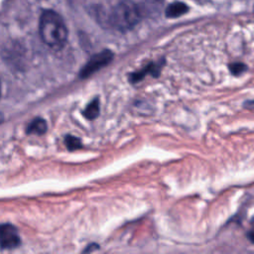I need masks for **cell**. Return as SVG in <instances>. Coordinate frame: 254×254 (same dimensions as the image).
Here are the masks:
<instances>
[{
    "instance_id": "15",
    "label": "cell",
    "mask_w": 254,
    "mask_h": 254,
    "mask_svg": "<svg viewBox=\"0 0 254 254\" xmlns=\"http://www.w3.org/2000/svg\"><path fill=\"white\" fill-rule=\"evenodd\" d=\"M251 224H252V225H254V217L251 219Z\"/></svg>"
},
{
    "instance_id": "12",
    "label": "cell",
    "mask_w": 254,
    "mask_h": 254,
    "mask_svg": "<svg viewBox=\"0 0 254 254\" xmlns=\"http://www.w3.org/2000/svg\"><path fill=\"white\" fill-rule=\"evenodd\" d=\"M247 237H248V239H249L252 243H254V228H253L251 231H249V232L247 233Z\"/></svg>"
},
{
    "instance_id": "3",
    "label": "cell",
    "mask_w": 254,
    "mask_h": 254,
    "mask_svg": "<svg viewBox=\"0 0 254 254\" xmlns=\"http://www.w3.org/2000/svg\"><path fill=\"white\" fill-rule=\"evenodd\" d=\"M112 59L113 54L108 50H104L94 55L80 70V77H88L98 69L107 65L112 61Z\"/></svg>"
},
{
    "instance_id": "4",
    "label": "cell",
    "mask_w": 254,
    "mask_h": 254,
    "mask_svg": "<svg viewBox=\"0 0 254 254\" xmlns=\"http://www.w3.org/2000/svg\"><path fill=\"white\" fill-rule=\"evenodd\" d=\"M21 239L17 228L10 224L0 225V247L2 249H13L20 245Z\"/></svg>"
},
{
    "instance_id": "2",
    "label": "cell",
    "mask_w": 254,
    "mask_h": 254,
    "mask_svg": "<svg viewBox=\"0 0 254 254\" xmlns=\"http://www.w3.org/2000/svg\"><path fill=\"white\" fill-rule=\"evenodd\" d=\"M140 18L141 13L138 6L131 0H123L113 8L109 22L117 30L126 31L136 26Z\"/></svg>"
},
{
    "instance_id": "6",
    "label": "cell",
    "mask_w": 254,
    "mask_h": 254,
    "mask_svg": "<svg viewBox=\"0 0 254 254\" xmlns=\"http://www.w3.org/2000/svg\"><path fill=\"white\" fill-rule=\"evenodd\" d=\"M46 131H47V122L43 118H35L27 126V133L28 134L42 135Z\"/></svg>"
},
{
    "instance_id": "5",
    "label": "cell",
    "mask_w": 254,
    "mask_h": 254,
    "mask_svg": "<svg viewBox=\"0 0 254 254\" xmlns=\"http://www.w3.org/2000/svg\"><path fill=\"white\" fill-rule=\"evenodd\" d=\"M189 11V6L181 1H175L169 4V6L166 8V17L168 18H178Z\"/></svg>"
},
{
    "instance_id": "7",
    "label": "cell",
    "mask_w": 254,
    "mask_h": 254,
    "mask_svg": "<svg viewBox=\"0 0 254 254\" xmlns=\"http://www.w3.org/2000/svg\"><path fill=\"white\" fill-rule=\"evenodd\" d=\"M162 65H163V64H151L147 65L144 69H142V70H140V71H138V72H136L132 75V81L140 80L147 73H152L153 75H158Z\"/></svg>"
},
{
    "instance_id": "11",
    "label": "cell",
    "mask_w": 254,
    "mask_h": 254,
    "mask_svg": "<svg viewBox=\"0 0 254 254\" xmlns=\"http://www.w3.org/2000/svg\"><path fill=\"white\" fill-rule=\"evenodd\" d=\"M147 3H149L150 5H155V6H158V5H161L163 3L164 0H145Z\"/></svg>"
},
{
    "instance_id": "8",
    "label": "cell",
    "mask_w": 254,
    "mask_h": 254,
    "mask_svg": "<svg viewBox=\"0 0 254 254\" xmlns=\"http://www.w3.org/2000/svg\"><path fill=\"white\" fill-rule=\"evenodd\" d=\"M99 114V101L98 98H94L83 110V115L87 119H94Z\"/></svg>"
},
{
    "instance_id": "14",
    "label": "cell",
    "mask_w": 254,
    "mask_h": 254,
    "mask_svg": "<svg viewBox=\"0 0 254 254\" xmlns=\"http://www.w3.org/2000/svg\"><path fill=\"white\" fill-rule=\"evenodd\" d=\"M3 121V115L0 113V123Z\"/></svg>"
},
{
    "instance_id": "9",
    "label": "cell",
    "mask_w": 254,
    "mask_h": 254,
    "mask_svg": "<svg viewBox=\"0 0 254 254\" xmlns=\"http://www.w3.org/2000/svg\"><path fill=\"white\" fill-rule=\"evenodd\" d=\"M64 142H65V145L68 148V150H76V149L81 148V146H82L81 141L77 137L70 136V135H67L65 137Z\"/></svg>"
},
{
    "instance_id": "16",
    "label": "cell",
    "mask_w": 254,
    "mask_h": 254,
    "mask_svg": "<svg viewBox=\"0 0 254 254\" xmlns=\"http://www.w3.org/2000/svg\"><path fill=\"white\" fill-rule=\"evenodd\" d=\"M0 96H1V82H0Z\"/></svg>"
},
{
    "instance_id": "1",
    "label": "cell",
    "mask_w": 254,
    "mask_h": 254,
    "mask_svg": "<svg viewBox=\"0 0 254 254\" xmlns=\"http://www.w3.org/2000/svg\"><path fill=\"white\" fill-rule=\"evenodd\" d=\"M39 33L42 41L52 49H62L67 40V29L63 18L53 10L42 13L39 22Z\"/></svg>"
},
{
    "instance_id": "13",
    "label": "cell",
    "mask_w": 254,
    "mask_h": 254,
    "mask_svg": "<svg viewBox=\"0 0 254 254\" xmlns=\"http://www.w3.org/2000/svg\"><path fill=\"white\" fill-rule=\"evenodd\" d=\"M245 106L250 107V108H253V107H254V100H251V101H247V102H245Z\"/></svg>"
},
{
    "instance_id": "10",
    "label": "cell",
    "mask_w": 254,
    "mask_h": 254,
    "mask_svg": "<svg viewBox=\"0 0 254 254\" xmlns=\"http://www.w3.org/2000/svg\"><path fill=\"white\" fill-rule=\"evenodd\" d=\"M228 67L233 75H240L247 69L246 64H244L243 63H232L229 64Z\"/></svg>"
}]
</instances>
